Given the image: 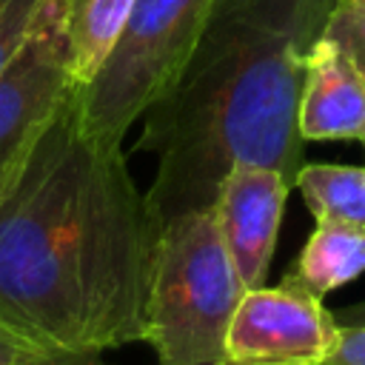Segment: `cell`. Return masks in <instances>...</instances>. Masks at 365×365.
<instances>
[{"mask_svg": "<svg viewBox=\"0 0 365 365\" xmlns=\"http://www.w3.org/2000/svg\"><path fill=\"white\" fill-rule=\"evenodd\" d=\"M157 234L123 143L86 125L74 86L0 200V322L57 354L143 342Z\"/></svg>", "mask_w": 365, "mask_h": 365, "instance_id": "cell-1", "label": "cell"}, {"mask_svg": "<svg viewBox=\"0 0 365 365\" xmlns=\"http://www.w3.org/2000/svg\"><path fill=\"white\" fill-rule=\"evenodd\" d=\"M334 0H217L174 83L145 108L137 151L154 157L145 191L157 228L211 208L231 165L302 168L297 123L305 57Z\"/></svg>", "mask_w": 365, "mask_h": 365, "instance_id": "cell-2", "label": "cell"}, {"mask_svg": "<svg viewBox=\"0 0 365 365\" xmlns=\"http://www.w3.org/2000/svg\"><path fill=\"white\" fill-rule=\"evenodd\" d=\"M245 291L214 208L163 222L151 259L143 339L154 348L157 365L225 362V334Z\"/></svg>", "mask_w": 365, "mask_h": 365, "instance_id": "cell-3", "label": "cell"}, {"mask_svg": "<svg viewBox=\"0 0 365 365\" xmlns=\"http://www.w3.org/2000/svg\"><path fill=\"white\" fill-rule=\"evenodd\" d=\"M217 0H134L100 71L77 86L86 125L123 143L191 57Z\"/></svg>", "mask_w": 365, "mask_h": 365, "instance_id": "cell-4", "label": "cell"}, {"mask_svg": "<svg viewBox=\"0 0 365 365\" xmlns=\"http://www.w3.org/2000/svg\"><path fill=\"white\" fill-rule=\"evenodd\" d=\"M74 86L66 0H43L31 31L0 68V200L17 182L37 140Z\"/></svg>", "mask_w": 365, "mask_h": 365, "instance_id": "cell-5", "label": "cell"}, {"mask_svg": "<svg viewBox=\"0 0 365 365\" xmlns=\"http://www.w3.org/2000/svg\"><path fill=\"white\" fill-rule=\"evenodd\" d=\"M339 336L322 299L285 282L248 288L225 334V359L237 365H325Z\"/></svg>", "mask_w": 365, "mask_h": 365, "instance_id": "cell-6", "label": "cell"}, {"mask_svg": "<svg viewBox=\"0 0 365 365\" xmlns=\"http://www.w3.org/2000/svg\"><path fill=\"white\" fill-rule=\"evenodd\" d=\"M291 188L277 168L257 163L231 165L217 188L211 208L245 288L265 285Z\"/></svg>", "mask_w": 365, "mask_h": 365, "instance_id": "cell-7", "label": "cell"}, {"mask_svg": "<svg viewBox=\"0 0 365 365\" xmlns=\"http://www.w3.org/2000/svg\"><path fill=\"white\" fill-rule=\"evenodd\" d=\"M302 140L365 143V77L328 37H317L305 57L297 111Z\"/></svg>", "mask_w": 365, "mask_h": 365, "instance_id": "cell-8", "label": "cell"}, {"mask_svg": "<svg viewBox=\"0 0 365 365\" xmlns=\"http://www.w3.org/2000/svg\"><path fill=\"white\" fill-rule=\"evenodd\" d=\"M359 274H365V231L317 220L314 234L305 240L282 282L322 299L328 291L354 282Z\"/></svg>", "mask_w": 365, "mask_h": 365, "instance_id": "cell-9", "label": "cell"}, {"mask_svg": "<svg viewBox=\"0 0 365 365\" xmlns=\"http://www.w3.org/2000/svg\"><path fill=\"white\" fill-rule=\"evenodd\" d=\"M134 0H66L68 66L77 86H86L114 48Z\"/></svg>", "mask_w": 365, "mask_h": 365, "instance_id": "cell-10", "label": "cell"}, {"mask_svg": "<svg viewBox=\"0 0 365 365\" xmlns=\"http://www.w3.org/2000/svg\"><path fill=\"white\" fill-rule=\"evenodd\" d=\"M294 185L314 220H331L365 231V165L302 163Z\"/></svg>", "mask_w": 365, "mask_h": 365, "instance_id": "cell-11", "label": "cell"}, {"mask_svg": "<svg viewBox=\"0 0 365 365\" xmlns=\"http://www.w3.org/2000/svg\"><path fill=\"white\" fill-rule=\"evenodd\" d=\"M322 37L334 40L365 77V0H334Z\"/></svg>", "mask_w": 365, "mask_h": 365, "instance_id": "cell-12", "label": "cell"}, {"mask_svg": "<svg viewBox=\"0 0 365 365\" xmlns=\"http://www.w3.org/2000/svg\"><path fill=\"white\" fill-rule=\"evenodd\" d=\"M325 365H365V325H339L336 345Z\"/></svg>", "mask_w": 365, "mask_h": 365, "instance_id": "cell-13", "label": "cell"}, {"mask_svg": "<svg viewBox=\"0 0 365 365\" xmlns=\"http://www.w3.org/2000/svg\"><path fill=\"white\" fill-rule=\"evenodd\" d=\"M40 354H51V351H40L37 345L17 336L11 328H6L0 322V365H31Z\"/></svg>", "mask_w": 365, "mask_h": 365, "instance_id": "cell-14", "label": "cell"}, {"mask_svg": "<svg viewBox=\"0 0 365 365\" xmlns=\"http://www.w3.org/2000/svg\"><path fill=\"white\" fill-rule=\"evenodd\" d=\"M31 365H106L100 354H40Z\"/></svg>", "mask_w": 365, "mask_h": 365, "instance_id": "cell-15", "label": "cell"}, {"mask_svg": "<svg viewBox=\"0 0 365 365\" xmlns=\"http://www.w3.org/2000/svg\"><path fill=\"white\" fill-rule=\"evenodd\" d=\"M331 314H334L336 325H365V299H359L354 305H342Z\"/></svg>", "mask_w": 365, "mask_h": 365, "instance_id": "cell-16", "label": "cell"}, {"mask_svg": "<svg viewBox=\"0 0 365 365\" xmlns=\"http://www.w3.org/2000/svg\"><path fill=\"white\" fill-rule=\"evenodd\" d=\"M220 365H237V362H228V359H225V362H220Z\"/></svg>", "mask_w": 365, "mask_h": 365, "instance_id": "cell-17", "label": "cell"}, {"mask_svg": "<svg viewBox=\"0 0 365 365\" xmlns=\"http://www.w3.org/2000/svg\"><path fill=\"white\" fill-rule=\"evenodd\" d=\"M362 145H365V143H362Z\"/></svg>", "mask_w": 365, "mask_h": 365, "instance_id": "cell-18", "label": "cell"}]
</instances>
